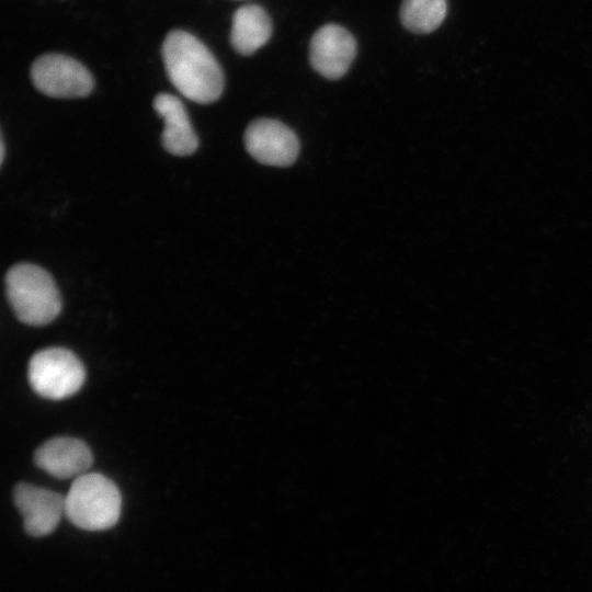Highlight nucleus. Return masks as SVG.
<instances>
[{"mask_svg": "<svg viewBox=\"0 0 592 592\" xmlns=\"http://www.w3.org/2000/svg\"><path fill=\"white\" fill-rule=\"evenodd\" d=\"M161 52L167 75L181 94L201 104L219 99L225 86L224 72L214 55L195 36L172 31Z\"/></svg>", "mask_w": 592, "mask_h": 592, "instance_id": "obj_1", "label": "nucleus"}, {"mask_svg": "<svg viewBox=\"0 0 592 592\" xmlns=\"http://www.w3.org/2000/svg\"><path fill=\"white\" fill-rule=\"evenodd\" d=\"M5 294L15 316L30 326L52 322L60 312L61 298L50 274L38 265L19 263L4 277Z\"/></svg>", "mask_w": 592, "mask_h": 592, "instance_id": "obj_2", "label": "nucleus"}, {"mask_svg": "<svg viewBox=\"0 0 592 592\" xmlns=\"http://www.w3.org/2000/svg\"><path fill=\"white\" fill-rule=\"evenodd\" d=\"M122 497L116 485L98 473L77 477L65 497V515L77 527L103 531L113 527L121 515Z\"/></svg>", "mask_w": 592, "mask_h": 592, "instance_id": "obj_3", "label": "nucleus"}, {"mask_svg": "<svg viewBox=\"0 0 592 592\" xmlns=\"http://www.w3.org/2000/svg\"><path fill=\"white\" fill-rule=\"evenodd\" d=\"M27 377L41 397L59 400L76 394L86 379L80 360L64 348L36 352L29 362Z\"/></svg>", "mask_w": 592, "mask_h": 592, "instance_id": "obj_4", "label": "nucleus"}, {"mask_svg": "<svg viewBox=\"0 0 592 592\" xmlns=\"http://www.w3.org/2000/svg\"><path fill=\"white\" fill-rule=\"evenodd\" d=\"M34 87L52 98H84L94 87L91 72L78 60L60 55L46 54L32 65Z\"/></svg>", "mask_w": 592, "mask_h": 592, "instance_id": "obj_5", "label": "nucleus"}, {"mask_svg": "<svg viewBox=\"0 0 592 592\" xmlns=\"http://www.w3.org/2000/svg\"><path fill=\"white\" fill-rule=\"evenodd\" d=\"M244 146L259 162L273 167H288L299 152L296 134L285 124L271 118H259L244 132Z\"/></svg>", "mask_w": 592, "mask_h": 592, "instance_id": "obj_6", "label": "nucleus"}, {"mask_svg": "<svg viewBox=\"0 0 592 592\" xmlns=\"http://www.w3.org/2000/svg\"><path fill=\"white\" fill-rule=\"evenodd\" d=\"M356 55V41L338 24L321 26L312 35L309 59L312 68L322 77L337 80L349 70Z\"/></svg>", "mask_w": 592, "mask_h": 592, "instance_id": "obj_7", "label": "nucleus"}, {"mask_svg": "<svg viewBox=\"0 0 592 592\" xmlns=\"http://www.w3.org/2000/svg\"><path fill=\"white\" fill-rule=\"evenodd\" d=\"M13 501L23 517L24 531L31 536L53 533L65 514L62 496L31 483H18L13 489Z\"/></svg>", "mask_w": 592, "mask_h": 592, "instance_id": "obj_8", "label": "nucleus"}, {"mask_svg": "<svg viewBox=\"0 0 592 592\" xmlns=\"http://www.w3.org/2000/svg\"><path fill=\"white\" fill-rule=\"evenodd\" d=\"M35 464L59 479L79 477L91 467L93 456L84 442L58 436L44 442L34 454Z\"/></svg>", "mask_w": 592, "mask_h": 592, "instance_id": "obj_9", "label": "nucleus"}, {"mask_svg": "<svg viewBox=\"0 0 592 592\" xmlns=\"http://www.w3.org/2000/svg\"><path fill=\"white\" fill-rule=\"evenodd\" d=\"M152 105L164 122L161 134L164 149L171 155L181 157L195 152L198 138L182 101L175 95L160 93L153 99Z\"/></svg>", "mask_w": 592, "mask_h": 592, "instance_id": "obj_10", "label": "nucleus"}, {"mask_svg": "<svg viewBox=\"0 0 592 592\" xmlns=\"http://www.w3.org/2000/svg\"><path fill=\"white\" fill-rule=\"evenodd\" d=\"M272 35L271 19L257 4L240 7L234 14L230 42L236 52L248 56L255 53Z\"/></svg>", "mask_w": 592, "mask_h": 592, "instance_id": "obj_11", "label": "nucleus"}, {"mask_svg": "<svg viewBox=\"0 0 592 592\" xmlns=\"http://www.w3.org/2000/svg\"><path fill=\"white\" fill-rule=\"evenodd\" d=\"M446 12V0H402L400 20L407 30L428 34L442 24Z\"/></svg>", "mask_w": 592, "mask_h": 592, "instance_id": "obj_12", "label": "nucleus"}, {"mask_svg": "<svg viewBox=\"0 0 592 592\" xmlns=\"http://www.w3.org/2000/svg\"><path fill=\"white\" fill-rule=\"evenodd\" d=\"M0 147H1V151H0V155H1V158H0V162L1 164L3 163V160H4V156H5V144H4V140H3V136L1 135V144H0Z\"/></svg>", "mask_w": 592, "mask_h": 592, "instance_id": "obj_13", "label": "nucleus"}]
</instances>
